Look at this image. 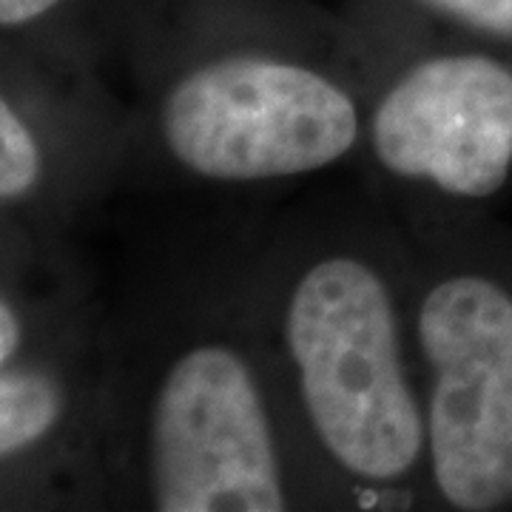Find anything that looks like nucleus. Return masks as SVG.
I'll list each match as a JSON object with an SVG mask.
<instances>
[{
	"label": "nucleus",
	"instance_id": "9",
	"mask_svg": "<svg viewBox=\"0 0 512 512\" xmlns=\"http://www.w3.org/2000/svg\"><path fill=\"white\" fill-rule=\"evenodd\" d=\"M456 29L512 49V0H407Z\"/></svg>",
	"mask_w": 512,
	"mask_h": 512
},
{
	"label": "nucleus",
	"instance_id": "3",
	"mask_svg": "<svg viewBox=\"0 0 512 512\" xmlns=\"http://www.w3.org/2000/svg\"><path fill=\"white\" fill-rule=\"evenodd\" d=\"M265 322L330 512L433 510L430 413L402 220L356 177L279 202Z\"/></svg>",
	"mask_w": 512,
	"mask_h": 512
},
{
	"label": "nucleus",
	"instance_id": "8",
	"mask_svg": "<svg viewBox=\"0 0 512 512\" xmlns=\"http://www.w3.org/2000/svg\"><path fill=\"white\" fill-rule=\"evenodd\" d=\"M111 0H0V40L103 57ZM109 63V60H106Z\"/></svg>",
	"mask_w": 512,
	"mask_h": 512
},
{
	"label": "nucleus",
	"instance_id": "6",
	"mask_svg": "<svg viewBox=\"0 0 512 512\" xmlns=\"http://www.w3.org/2000/svg\"><path fill=\"white\" fill-rule=\"evenodd\" d=\"M399 220L413 251L433 510L512 512V225L498 214Z\"/></svg>",
	"mask_w": 512,
	"mask_h": 512
},
{
	"label": "nucleus",
	"instance_id": "5",
	"mask_svg": "<svg viewBox=\"0 0 512 512\" xmlns=\"http://www.w3.org/2000/svg\"><path fill=\"white\" fill-rule=\"evenodd\" d=\"M370 60L353 177L399 217L512 200V49L407 0H342Z\"/></svg>",
	"mask_w": 512,
	"mask_h": 512
},
{
	"label": "nucleus",
	"instance_id": "2",
	"mask_svg": "<svg viewBox=\"0 0 512 512\" xmlns=\"http://www.w3.org/2000/svg\"><path fill=\"white\" fill-rule=\"evenodd\" d=\"M103 52L126 94V197L282 194L353 171L370 60L316 0H111Z\"/></svg>",
	"mask_w": 512,
	"mask_h": 512
},
{
	"label": "nucleus",
	"instance_id": "4",
	"mask_svg": "<svg viewBox=\"0 0 512 512\" xmlns=\"http://www.w3.org/2000/svg\"><path fill=\"white\" fill-rule=\"evenodd\" d=\"M109 276L86 237L0 231V510H109Z\"/></svg>",
	"mask_w": 512,
	"mask_h": 512
},
{
	"label": "nucleus",
	"instance_id": "7",
	"mask_svg": "<svg viewBox=\"0 0 512 512\" xmlns=\"http://www.w3.org/2000/svg\"><path fill=\"white\" fill-rule=\"evenodd\" d=\"M128 140L103 57L0 40V231L86 237L126 194Z\"/></svg>",
	"mask_w": 512,
	"mask_h": 512
},
{
	"label": "nucleus",
	"instance_id": "1",
	"mask_svg": "<svg viewBox=\"0 0 512 512\" xmlns=\"http://www.w3.org/2000/svg\"><path fill=\"white\" fill-rule=\"evenodd\" d=\"M282 194H134L106 311L109 510L328 512L265 322Z\"/></svg>",
	"mask_w": 512,
	"mask_h": 512
}]
</instances>
